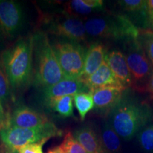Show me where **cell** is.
<instances>
[{"label": "cell", "mask_w": 153, "mask_h": 153, "mask_svg": "<svg viewBox=\"0 0 153 153\" xmlns=\"http://www.w3.org/2000/svg\"><path fill=\"white\" fill-rule=\"evenodd\" d=\"M126 90L122 87H106L90 91L92 95L94 108L108 112L118 102Z\"/></svg>", "instance_id": "7c38bea8"}, {"label": "cell", "mask_w": 153, "mask_h": 153, "mask_svg": "<svg viewBox=\"0 0 153 153\" xmlns=\"http://www.w3.org/2000/svg\"><path fill=\"white\" fill-rule=\"evenodd\" d=\"M48 121L43 115L29 107L20 105L16 107L11 116H9L7 127L32 128L43 125Z\"/></svg>", "instance_id": "8fae6325"}, {"label": "cell", "mask_w": 153, "mask_h": 153, "mask_svg": "<svg viewBox=\"0 0 153 153\" xmlns=\"http://www.w3.org/2000/svg\"><path fill=\"white\" fill-rule=\"evenodd\" d=\"M144 28L145 30H150L153 31V0H148L147 16Z\"/></svg>", "instance_id": "4316f807"}, {"label": "cell", "mask_w": 153, "mask_h": 153, "mask_svg": "<svg viewBox=\"0 0 153 153\" xmlns=\"http://www.w3.org/2000/svg\"><path fill=\"white\" fill-rule=\"evenodd\" d=\"M87 35L126 42L137 40L140 30L128 16L123 14H111L95 17L85 22Z\"/></svg>", "instance_id": "277c9868"}, {"label": "cell", "mask_w": 153, "mask_h": 153, "mask_svg": "<svg viewBox=\"0 0 153 153\" xmlns=\"http://www.w3.org/2000/svg\"><path fill=\"white\" fill-rule=\"evenodd\" d=\"M24 22V11L20 3L0 0V38L13 39L20 33Z\"/></svg>", "instance_id": "9c48e42d"}, {"label": "cell", "mask_w": 153, "mask_h": 153, "mask_svg": "<svg viewBox=\"0 0 153 153\" xmlns=\"http://www.w3.org/2000/svg\"><path fill=\"white\" fill-rule=\"evenodd\" d=\"M125 56L130 69L133 83L142 85L149 82L153 74L152 65L145 54L140 42L137 40L126 42Z\"/></svg>", "instance_id": "ba28073f"}, {"label": "cell", "mask_w": 153, "mask_h": 153, "mask_svg": "<svg viewBox=\"0 0 153 153\" xmlns=\"http://www.w3.org/2000/svg\"><path fill=\"white\" fill-rule=\"evenodd\" d=\"M73 136L88 153H104L101 140L89 126H84L76 130Z\"/></svg>", "instance_id": "2e32d148"}, {"label": "cell", "mask_w": 153, "mask_h": 153, "mask_svg": "<svg viewBox=\"0 0 153 153\" xmlns=\"http://www.w3.org/2000/svg\"><path fill=\"white\" fill-rule=\"evenodd\" d=\"M59 64L66 78L80 79L87 50L80 43L60 39L52 44Z\"/></svg>", "instance_id": "8992f818"}, {"label": "cell", "mask_w": 153, "mask_h": 153, "mask_svg": "<svg viewBox=\"0 0 153 153\" xmlns=\"http://www.w3.org/2000/svg\"><path fill=\"white\" fill-rule=\"evenodd\" d=\"M137 41L142 45L145 54L153 65V31L150 30H140Z\"/></svg>", "instance_id": "603a6c76"}, {"label": "cell", "mask_w": 153, "mask_h": 153, "mask_svg": "<svg viewBox=\"0 0 153 153\" xmlns=\"http://www.w3.org/2000/svg\"><path fill=\"white\" fill-rule=\"evenodd\" d=\"M43 25L49 33L60 37L61 39L81 43L86 41L88 36L85 23L70 15L46 16L43 19Z\"/></svg>", "instance_id": "52a82bcc"}, {"label": "cell", "mask_w": 153, "mask_h": 153, "mask_svg": "<svg viewBox=\"0 0 153 153\" xmlns=\"http://www.w3.org/2000/svg\"><path fill=\"white\" fill-rule=\"evenodd\" d=\"M74 96H65L56 99L47 105L62 118H68L73 116Z\"/></svg>", "instance_id": "ffe728a7"}, {"label": "cell", "mask_w": 153, "mask_h": 153, "mask_svg": "<svg viewBox=\"0 0 153 153\" xmlns=\"http://www.w3.org/2000/svg\"><path fill=\"white\" fill-rule=\"evenodd\" d=\"M106 55V48L102 44L99 43L91 44L87 50L85 66L80 79H85L94 73L105 61Z\"/></svg>", "instance_id": "9a60e30c"}, {"label": "cell", "mask_w": 153, "mask_h": 153, "mask_svg": "<svg viewBox=\"0 0 153 153\" xmlns=\"http://www.w3.org/2000/svg\"><path fill=\"white\" fill-rule=\"evenodd\" d=\"M153 120V110L147 101L125 91L109 111L111 126L118 136L129 141Z\"/></svg>", "instance_id": "6da1fadb"}, {"label": "cell", "mask_w": 153, "mask_h": 153, "mask_svg": "<svg viewBox=\"0 0 153 153\" xmlns=\"http://www.w3.org/2000/svg\"><path fill=\"white\" fill-rule=\"evenodd\" d=\"M32 38L35 60V85L43 89L54 85L65 78L47 34L43 31H38Z\"/></svg>", "instance_id": "7a4b0ae2"}, {"label": "cell", "mask_w": 153, "mask_h": 153, "mask_svg": "<svg viewBox=\"0 0 153 153\" xmlns=\"http://www.w3.org/2000/svg\"><path fill=\"white\" fill-rule=\"evenodd\" d=\"M33 38L20 39L1 55V62L11 87L22 88L29 83L33 70Z\"/></svg>", "instance_id": "3957f363"}, {"label": "cell", "mask_w": 153, "mask_h": 153, "mask_svg": "<svg viewBox=\"0 0 153 153\" xmlns=\"http://www.w3.org/2000/svg\"><path fill=\"white\" fill-rule=\"evenodd\" d=\"M74 103L82 120L85 119L88 113L94 108V103L90 91H82L76 94L74 96Z\"/></svg>", "instance_id": "44dd1931"}, {"label": "cell", "mask_w": 153, "mask_h": 153, "mask_svg": "<svg viewBox=\"0 0 153 153\" xmlns=\"http://www.w3.org/2000/svg\"><path fill=\"white\" fill-rule=\"evenodd\" d=\"M9 121V116L5 112L2 104L0 101V129L7 126Z\"/></svg>", "instance_id": "83f0119b"}, {"label": "cell", "mask_w": 153, "mask_h": 153, "mask_svg": "<svg viewBox=\"0 0 153 153\" xmlns=\"http://www.w3.org/2000/svg\"><path fill=\"white\" fill-rule=\"evenodd\" d=\"M62 134L54 123L48 121L32 128H4L0 129V139L9 150H19L26 145L46 142L51 137L62 136Z\"/></svg>", "instance_id": "5b68a950"}, {"label": "cell", "mask_w": 153, "mask_h": 153, "mask_svg": "<svg viewBox=\"0 0 153 153\" xmlns=\"http://www.w3.org/2000/svg\"><path fill=\"white\" fill-rule=\"evenodd\" d=\"M69 9L78 14H89L101 10L104 1L101 0H72L69 3Z\"/></svg>", "instance_id": "d6986e66"}, {"label": "cell", "mask_w": 153, "mask_h": 153, "mask_svg": "<svg viewBox=\"0 0 153 153\" xmlns=\"http://www.w3.org/2000/svg\"><path fill=\"white\" fill-rule=\"evenodd\" d=\"M60 147L65 153H88L71 133L66 134Z\"/></svg>", "instance_id": "cb8c5ba5"}, {"label": "cell", "mask_w": 153, "mask_h": 153, "mask_svg": "<svg viewBox=\"0 0 153 153\" xmlns=\"http://www.w3.org/2000/svg\"><path fill=\"white\" fill-rule=\"evenodd\" d=\"M88 90L81 79L64 78L54 85L42 89L41 98L46 105L55 99L65 96H74Z\"/></svg>", "instance_id": "30bf717a"}, {"label": "cell", "mask_w": 153, "mask_h": 153, "mask_svg": "<svg viewBox=\"0 0 153 153\" xmlns=\"http://www.w3.org/2000/svg\"><path fill=\"white\" fill-rule=\"evenodd\" d=\"M48 153H65L63 150L60 148V147H56V148L50 150Z\"/></svg>", "instance_id": "f546056e"}, {"label": "cell", "mask_w": 153, "mask_h": 153, "mask_svg": "<svg viewBox=\"0 0 153 153\" xmlns=\"http://www.w3.org/2000/svg\"><path fill=\"white\" fill-rule=\"evenodd\" d=\"M118 4L124 11L132 14L140 22L142 27L144 25L147 16L148 1L145 0H123L118 1Z\"/></svg>", "instance_id": "e0dca14e"}, {"label": "cell", "mask_w": 153, "mask_h": 153, "mask_svg": "<svg viewBox=\"0 0 153 153\" xmlns=\"http://www.w3.org/2000/svg\"><path fill=\"white\" fill-rule=\"evenodd\" d=\"M147 89H148V91H150L151 94H153V74L151 76L148 85H147Z\"/></svg>", "instance_id": "f1b7e54d"}, {"label": "cell", "mask_w": 153, "mask_h": 153, "mask_svg": "<svg viewBox=\"0 0 153 153\" xmlns=\"http://www.w3.org/2000/svg\"><path fill=\"white\" fill-rule=\"evenodd\" d=\"M101 143L104 150L110 153H118L120 150V140L108 120L105 122L101 129Z\"/></svg>", "instance_id": "ac0fdd59"}, {"label": "cell", "mask_w": 153, "mask_h": 153, "mask_svg": "<svg viewBox=\"0 0 153 153\" xmlns=\"http://www.w3.org/2000/svg\"><path fill=\"white\" fill-rule=\"evenodd\" d=\"M105 61L121 85L127 89L133 85L132 76L125 55L118 51L106 53Z\"/></svg>", "instance_id": "4fadbf2b"}, {"label": "cell", "mask_w": 153, "mask_h": 153, "mask_svg": "<svg viewBox=\"0 0 153 153\" xmlns=\"http://www.w3.org/2000/svg\"><path fill=\"white\" fill-rule=\"evenodd\" d=\"M82 80L90 91L106 87H124L115 76L106 61L103 62L94 73Z\"/></svg>", "instance_id": "5bb4252c"}, {"label": "cell", "mask_w": 153, "mask_h": 153, "mask_svg": "<svg viewBox=\"0 0 153 153\" xmlns=\"http://www.w3.org/2000/svg\"><path fill=\"white\" fill-rule=\"evenodd\" d=\"M45 142L28 144L21 148L19 153H43V145Z\"/></svg>", "instance_id": "484cf974"}, {"label": "cell", "mask_w": 153, "mask_h": 153, "mask_svg": "<svg viewBox=\"0 0 153 153\" xmlns=\"http://www.w3.org/2000/svg\"><path fill=\"white\" fill-rule=\"evenodd\" d=\"M137 138L143 151L153 153V120L139 131Z\"/></svg>", "instance_id": "7402d4cb"}, {"label": "cell", "mask_w": 153, "mask_h": 153, "mask_svg": "<svg viewBox=\"0 0 153 153\" xmlns=\"http://www.w3.org/2000/svg\"><path fill=\"white\" fill-rule=\"evenodd\" d=\"M10 82L4 68L1 60H0V101L4 104L10 99Z\"/></svg>", "instance_id": "d4e9b609"}]
</instances>
